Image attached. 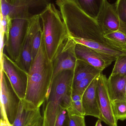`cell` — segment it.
<instances>
[{
  "label": "cell",
  "mask_w": 126,
  "mask_h": 126,
  "mask_svg": "<svg viewBox=\"0 0 126 126\" xmlns=\"http://www.w3.org/2000/svg\"><path fill=\"white\" fill-rule=\"evenodd\" d=\"M39 15L45 48L49 58L53 62L69 35L54 4L50 3Z\"/></svg>",
  "instance_id": "cell-3"
},
{
  "label": "cell",
  "mask_w": 126,
  "mask_h": 126,
  "mask_svg": "<svg viewBox=\"0 0 126 126\" xmlns=\"http://www.w3.org/2000/svg\"><path fill=\"white\" fill-rule=\"evenodd\" d=\"M98 76L92 81L83 94L82 103L85 116H93L99 119L100 112L98 103L97 93Z\"/></svg>",
  "instance_id": "cell-15"
},
{
  "label": "cell",
  "mask_w": 126,
  "mask_h": 126,
  "mask_svg": "<svg viewBox=\"0 0 126 126\" xmlns=\"http://www.w3.org/2000/svg\"><path fill=\"white\" fill-rule=\"evenodd\" d=\"M74 71L66 70L59 73L52 83L51 91L44 104L42 126H55L56 120L63 107V100L72 91Z\"/></svg>",
  "instance_id": "cell-4"
},
{
  "label": "cell",
  "mask_w": 126,
  "mask_h": 126,
  "mask_svg": "<svg viewBox=\"0 0 126 126\" xmlns=\"http://www.w3.org/2000/svg\"><path fill=\"white\" fill-rule=\"evenodd\" d=\"M55 2L70 37L117 47L104 37L97 20L85 13L74 0H55Z\"/></svg>",
  "instance_id": "cell-1"
},
{
  "label": "cell",
  "mask_w": 126,
  "mask_h": 126,
  "mask_svg": "<svg viewBox=\"0 0 126 126\" xmlns=\"http://www.w3.org/2000/svg\"><path fill=\"white\" fill-rule=\"evenodd\" d=\"M28 19H13L8 36L5 38L4 48L7 55L16 62L18 59L24 38Z\"/></svg>",
  "instance_id": "cell-7"
},
{
  "label": "cell",
  "mask_w": 126,
  "mask_h": 126,
  "mask_svg": "<svg viewBox=\"0 0 126 126\" xmlns=\"http://www.w3.org/2000/svg\"><path fill=\"white\" fill-rule=\"evenodd\" d=\"M75 44L76 43L72 38H69L64 42L53 62V72L52 83L53 79L61 72L74 70L77 60L75 51Z\"/></svg>",
  "instance_id": "cell-10"
},
{
  "label": "cell",
  "mask_w": 126,
  "mask_h": 126,
  "mask_svg": "<svg viewBox=\"0 0 126 126\" xmlns=\"http://www.w3.org/2000/svg\"><path fill=\"white\" fill-rule=\"evenodd\" d=\"M12 6L11 18L29 19L33 16L32 10L44 9L49 4V0H10Z\"/></svg>",
  "instance_id": "cell-13"
},
{
  "label": "cell",
  "mask_w": 126,
  "mask_h": 126,
  "mask_svg": "<svg viewBox=\"0 0 126 126\" xmlns=\"http://www.w3.org/2000/svg\"><path fill=\"white\" fill-rule=\"evenodd\" d=\"M40 108L20 100L15 119L12 126H37L42 125Z\"/></svg>",
  "instance_id": "cell-11"
},
{
  "label": "cell",
  "mask_w": 126,
  "mask_h": 126,
  "mask_svg": "<svg viewBox=\"0 0 126 126\" xmlns=\"http://www.w3.org/2000/svg\"><path fill=\"white\" fill-rule=\"evenodd\" d=\"M20 100L6 75L0 70L1 120L12 126L15 119Z\"/></svg>",
  "instance_id": "cell-5"
},
{
  "label": "cell",
  "mask_w": 126,
  "mask_h": 126,
  "mask_svg": "<svg viewBox=\"0 0 126 126\" xmlns=\"http://www.w3.org/2000/svg\"><path fill=\"white\" fill-rule=\"evenodd\" d=\"M41 26L39 14L35 15L28 19L20 56L18 60L15 62L22 69L27 73L33 60L32 49L33 35Z\"/></svg>",
  "instance_id": "cell-8"
},
{
  "label": "cell",
  "mask_w": 126,
  "mask_h": 126,
  "mask_svg": "<svg viewBox=\"0 0 126 126\" xmlns=\"http://www.w3.org/2000/svg\"><path fill=\"white\" fill-rule=\"evenodd\" d=\"M115 117L117 120L126 119V100H115L112 101Z\"/></svg>",
  "instance_id": "cell-22"
},
{
  "label": "cell",
  "mask_w": 126,
  "mask_h": 126,
  "mask_svg": "<svg viewBox=\"0 0 126 126\" xmlns=\"http://www.w3.org/2000/svg\"><path fill=\"white\" fill-rule=\"evenodd\" d=\"M79 7L89 16L97 20L106 0H74Z\"/></svg>",
  "instance_id": "cell-18"
},
{
  "label": "cell",
  "mask_w": 126,
  "mask_h": 126,
  "mask_svg": "<svg viewBox=\"0 0 126 126\" xmlns=\"http://www.w3.org/2000/svg\"><path fill=\"white\" fill-rule=\"evenodd\" d=\"M99 75L95 74L90 75L79 81L77 83L73 85L72 86V92L83 95V94L92 81Z\"/></svg>",
  "instance_id": "cell-23"
},
{
  "label": "cell",
  "mask_w": 126,
  "mask_h": 126,
  "mask_svg": "<svg viewBox=\"0 0 126 126\" xmlns=\"http://www.w3.org/2000/svg\"><path fill=\"white\" fill-rule=\"evenodd\" d=\"M95 126H103L101 124V121L99 119L96 122Z\"/></svg>",
  "instance_id": "cell-30"
},
{
  "label": "cell",
  "mask_w": 126,
  "mask_h": 126,
  "mask_svg": "<svg viewBox=\"0 0 126 126\" xmlns=\"http://www.w3.org/2000/svg\"><path fill=\"white\" fill-rule=\"evenodd\" d=\"M115 5L120 21L118 30L126 34V0H117Z\"/></svg>",
  "instance_id": "cell-20"
},
{
  "label": "cell",
  "mask_w": 126,
  "mask_h": 126,
  "mask_svg": "<svg viewBox=\"0 0 126 126\" xmlns=\"http://www.w3.org/2000/svg\"><path fill=\"white\" fill-rule=\"evenodd\" d=\"M102 72L89 64L77 60L74 70L73 86L90 75H99L102 73Z\"/></svg>",
  "instance_id": "cell-19"
},
{
  "label": "cell",
  "mask_w": 126,
  "mask_h": 126,
  "mask_svg": "<svg viewBox=\"0 0 126 126\" xmlns=\"http://www.w3.org/2000/svg\"><path fill=\"white\" fill-rule=\"evenodd\" d=\"M104 36L117 46L126 49V34L125 33L118 30L105 34Z\"/></svg>",
  "instance_id": "cell-21"
},
{
  "label": "cell",
  "mask_w": 126,
  "mask_h": 126,
  "mask_svg": "<svg viewBox=\"0 0 126 126\" xmlns=\"http://www.w3.org/2000/svg\"><path fill=\"white\" fill-rule=\"evenodd\" d=\"M72 100L75 109L81 115L85 116L82 103V95L72 92Z\"/></svg>",
  "instance_id": "cell-27"
},
{
  "label": "cell",
  "mask_w": 126,
  "mask_h": 126,
  "mask_svg": "<svg viewBox=\"0 0 126 126\" xmlns=\"http://www.w3.org/2000/svg\"><path fill=\"white\" fill-rule=\"evenodd\" d=\"M0 70L6 75L19 98L24 100L27 87L28 73L4 52L0 60Z\"/></svg>",
  "instance_id": "cell-6"
},
{
  "label": "cell",
  "mask_w": 126,
  "mask_h": 126,
  "mask_svg": "<svg viewBox=\"0 0 126 126\" xmlns=\"http://www.w3.org/2000/svg\"><path fill=\"white\" fill-rule=\"evenodd\" d=\"M97 21L104 35L119 30L120 21L115 4L106 0Z\"/></svg>",
  "instance_id": "cell-14"
},
{
  "label": "cell",
  "mask_w": 126,
  "mask_h": 126,
  "mask_svg": "<svg viewBox=\"0 0 126 126\" xmlns=\"http://www.w3.org/2000/svg\"><path fill=\"white\" fill-rule=\"evenodd\" d=\"M10 0H6L7 1L9 2V3Z\"/></svg>",
  "instance_id": "cell-32"
},
{
  "label": "cell",
  "mask_w": 126,
  "mask_h": 126,
  "mask_svg": "<svg viewBox=\"0 0 126 126\" xmlns=\"http://www.w3.org/2000/svg\"><path fill=\"white\" fill-rule=\"evenodd\" d=\"M76 43L80 44L93 49L98 52L115 61L120 56L126 55V49L118 47L101 43L77 38H72Z\"/></svg>",
  "instance_id": "cell-16"
},
{
  "label": "cell",
  "mask_w": 126,
  "mask_h": 126,
  "mask_svg": "<svg viewBox=\"0 0 126 126\" xmlns=\"http://www.w3.org/2000/svg\"><path fill=\"white\" fill-rule=\"evenodd\" d=\"M43 32L42 26L40 27L33 35L32 41V59H34L38 52L40 48L43 37Z\"/></svg>",
  "instance_id": "cell-25"
},
{
  "label": "cell",
  "mask_w": 126,
  "mask_h": 126,
  "mask_svg": "<svg viewBox=\"0 0 126 126\" xmlns=\"http://www.w3.org/2000/svg\"><path fill=\"white\" fill-rule=\"evenodd\" d=\"M107 79L106 76L102 73L98 78L97 93L100 112L99 120L109 126H117L118 121L113 112L111 100L108 90Z\"/></svg>",
  "instance_id": "cell-9"
},
{
  "label": "cell",
  "mask_w": 126,
  "mask_h": 126,
  "mask_svg": "<svg viewBox=\"0 0 126 126\" xmlns=\"http://www.w3.org/2000/svg\"><path fill=\"white\" fill-rule=\"evenodd\" d=\"M55 126H68V113L66 109H62L56 120Z\"/></svg>",
  "instance_id": "cell-28"
},
{
  "label": "cell",
  "mask_w": 126,
  "mask_h": 126,
  "mask_svg": "<svg viewBox=\"0 0 126 126\" xmlns=\"http://www.w3.org/2000/svg\"><path fill=\"white\" fill-rule=\"evenodd\" d=\"M53 72V63L47 55L43 35L40 48L27 73V87L24 100L40 108L46 99L48 90L51 88Z\"/></svg>",
  "instance_id": "cell-2"
},
{
  "label": "cell",
  "mask_w": 126,
  "mask_h": 126,
  "mask_svg": "<svg viewBox=\"0 0 126 126\" xmlns=\"http://www.w3.org/2000/svg\"><path fill=\"white\" fill-rule=\"evenodd\" d=\"M111 75H126V55L118 57L115 61Z\"/></svg>",
  "instance_id": "cell-24"
},
{
  "label": "cell",
  "mask_w": 126,
  "mask_h": 126,
  "mask_svg": "<svg viewBox=\"0 0 126 126\" xmlns=\"http://www.w3.org/2000/svg\"><path fill=\"white\" fill-rule=\"evenodd\" d=\"M126 75H110L107 79V86L111 101L126 100L125 89Z\"/></svg>",
  "instance_id": "cell-17"
},
{
  "label": "cell",
  "mask_w": 126,
  "mask_h": 126,
  "mask_svg": "<svg viewBox=\"0 0 126 126\" xmlns=\"http://www.w3.org/2000/svg\"><path fill=\"white\" fill-rule=\"evenodd\" d=\"M75 51L77 60L88 63L102 72L114 62L93 49L80 44L76 43Z\"/></svg>",
  "instance_id": "cell-12"
},
{
  "label": "cell",
  "mask_w": 126,
  "mask_h": 126,
  "mask_svg": "<svg viewBox=\"0 0 126 126\" xmlns=\"http://www.w3.org/2000/svg\"><path fill=\"white\" fill-rule=\"evenodd\" d=\"M125 97H126V86H125Z\"/></svg>",
  "instance_id": "cell-31"
},
{
  "label": "cell",
  "mask_w": 126,
  "mask_h": 126,
  "mask_svg": "<svg viewBox=\"0 0 126 126\" xmlns=\"http://www.w3.org/2000/svg\"><path fill=\"white\" fill-rule=\"evenodd\" d=\"M42 126V125H38V126Z\"/></svg>",
  "instance_id": "cell-33"
},
{
  "label": "cell",
  "mask_w": 126,
  "mask_h": 126,
  "mask_svg": "<svg viewBox=\"0 0 126 126\" xmlns=\"http://www.w3.org/2000/svg\"><path fill=\"white\" fill-rule=\"evenodd\" d=\"M68 126H86L85 116L68 114Z\"/></svg>",
  "instance_id": "cell-26"
},
{
  "label": "cell",
  "mask_w": 126,
  "mask_h": 126,
  "mask_svg": "<svg viewBox=\"0 0 126 126\" xmlns=\"http://www.w3.org/2000/svg\"><path fill=\"white\" fill-rule=\"evenodd\" d=\"M0 126H12L11 125L7 124V123L3 121L2 120H0Z\"/></svg>",
  "instance_id": "cell-29"
}]
</instances>
